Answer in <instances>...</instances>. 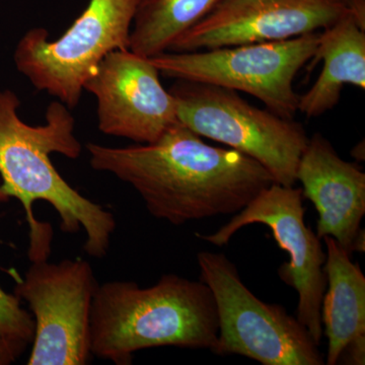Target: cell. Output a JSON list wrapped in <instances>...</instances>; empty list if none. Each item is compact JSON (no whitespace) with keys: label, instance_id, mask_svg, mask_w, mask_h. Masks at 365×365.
<instances>
[{"label":"cell","instance_id":"cell-6","mask_svg":"<svg viewBox=\"0 0 365 365\" xmlns=\"http://www.w3.org/2000/svg\"><path fill=\"white\" fill-rule=\"evenodd\" d=\"M139 4L140 0H90L57 40L49 41L45 29H32L16 45V68L38 91L73 109L101 60L116 50L129 49Z\"/></svg>","mask_w":365,"mask_h":365},{"label":"cell","instance_id":"cell-17","mask_svg":"<svg viewBox=\"0 0 365 365\" xmlns=\"http://www.w3.org/2000/svg\"><path fill=\"white\" fill-rule=\"evenodd\" d=\"M28 342L0 335V365H9L25 352Z\"/></svg>","mask_w":365,"mask_h":365},{"label":"cell","instance_id":"cell-13","mask_svg":"<svg viewBox=\"0 0 365 365\" xmlns=\"http://www.w3.org/2000/svg\"><path fill=\"white\" fill-rule=\"evenodd\" d=\"M365 19L348 14L319 33L314 62L323 71L314 85L299 97V111L317 118L339 103L346 85L365 88Z\"/></svg>","mask_w":365,"mask_h":365},{"label":"cell","instance_id":"cell-14","mask_svg":"<svg viewBox=\"0 0 365 365\" xmlns=\"http://www.w3.org/2000/svg\"><path fill=\"white\" fill-rule=\"evenodd\" d=\"M323 239L327 249V292L322 302V324L328 339L325 364L335 365L353 340L365 336V276L334 237Z\"/></svg>","mask_w":365,"mask_h":365},{"label":"cell","instance_id":"cell-5","mask_svg":"<svg viewBox=\"0 0 365 365\" xmlns=\"http://www.w3.org/2000/svg\"><path fill=\"white\" fill-rule=\"evenodd\" d=\"M201 281L211 290L218 319L213 353L241 355L263 365H324L319 345L280 304L262 302L223 253L197 255Z\"/></svg>","mask_w":365,"mask_h":365},{"label":"cell","instance_id":"cell-11","mask_svg":"<svg viewBox=\"0 0 365 365\" xmlns=\"http://www.w3.org/2000/svg\"><path fill=\"white\" fill-rule=\"evenodd\" d=\"M160 76L150 58L129 49L106 55L83 86L97 100L101 132L144 144L179 124L176 102Z\"/></svg>","mask_w":365,"mask_h":365},{"label":"cell","instance_id":"cell-10","mask_svg":"<svg viewBox=\"0 0 365 365\" xmlns=\"http://www.w3.org/2000/svg\"><path fill=\"white\" fill-rule=\"evenodd\" d=\"M348 14L365 19V0H222L169 51L292 39L324 30Z\"/></svg>","mask_w":365,"mask_h":365},{"label":"cell","instance_id":"cell-1","mask_svg":"<svg viewBox=\"0 0 365 365\" xmlns=\"http://www.w3.org/2000/svg\"><path fill=\"white\" fill-rule=\"evenodd\" d=\"M91 167L130 185L148 212L170 225L237 215L275 182L254 158L204 143L179 123L151 143L86 144Z\"/></svg>","mask_w":365,"mask_h":365},{"label":"cell","instance_id":"cell-4","mask_svg":"<svg viewBox=\"0 0 365 365\" xmlns=\"http://www.w3.org/2000/svg\"><path fill=\"white\" fill-rule=\"evenodd\" d=\"M169 91L180 123L254 158L277 184L294 186L309 139L302 124L259 109L222 86L176 79Z\"/></svg>","mask_w":365,"mask_h":365},{"label":"cell","instance_id":"cell-7","mask_svg":"<svg viewBox=\"0 0 365 365\" xmlns=\"http://www.w3.org/2000/svg\"><path fill=\"white\" fill-rule=\"evenodd\" d=\"M319 39V33L314 32L273 42L167 51L150 59L165 78L244 91L274 114L294 119L299 96L294 90V81L314 58Z\"/></svg>","mask_w":365,"mask_h":365},{"label":"cell","instance_id":"cell-12","mask_svg":"<svg viewBox=\"0 0 365 365\" xmlns=\"http://www.w3.org/2000/svg\"><path fill=\"white\" fill-rule=\"evenodd\" d=\"M297 181L302 196L314 204L319 239L332 237L345 251L364 252L365 174L359 165L342 160L321 133L309 139L300 158Z\"/></svg>","mask_w":365,"mask_h":365},{"label":"cell","instance_id":"cell-8","mask_svg":"<svg viewBox=\"0 0 365 365\" xmlns=\"http://www.w3.org/2000/svg\"><path fill=\"white\" fill-rule=\"evenodd\" d=\"M98 283L83 259L32 262L14 295L25 300L35 332L28 365H85L90 359V319Z\"/></svg>","mask_w":365,"mask_h":365},{"label":"cell","instance_id":"cell-19","mask_svg":"<svg viewBox=\"0 0 365 365\" xmlns=\"http://www.w3.org/2000/svg\"><path fill=\"white\" fill-rule=\"evenodd\" d=\"M242 1H257V0H242Z\"/></svg>","mask_w":365,"mask_h":365},{"label":"cell","instance_id":"cell-16","mask_svg":"<svg viewBox=\"0 0 365 365\" xmlns=\"http://www.w3.org/2000/svg\"><path fill=\"white\" fill-rule=\"evenodd\" d=\"M35 325L33 317L21 307L16 295L7 294L0 287V335L33 342Z\"/></svg>","mask_w":365,"mask_h":365},{"label":"cell","instance_id":"cell-18","mask_svg":"<svg viewBox=\"0 0 365 365\" xmlns=\"http://www.w3.org/2000/svg\"><path fill=\"white\" fill-rule=\"evenodd\" d=\"M344 354L348 356L347 361L349 362H347V364L364 365L365 364V336L353 340L352 342L345 348L341 357Z\"/></svg>","mask_w":365,"mask_h":365},{"label":"cell","instance_id":"cell-2","mask_svg":"<svg viewBox=\"0 0 365 365\" xmlns=\"http://www.w3.org/2000/svg\"><path fill=\"white\" fill-rule=\"evenodd\" d=\"M20 106L13 91H0V202L16 198L25 209L30 227L29 259L48 260L52 250L51 225L34 215L37 201H46L56 210L64 232L76 234L83 228L86 253L104 258L116 230L114 215L72 188L51 162L54 153L71 160L81 155L69 108L54 101L48 106L46 123L32 126L19 116Z\"/></svg>","mask_w":365,"mask_h":365},{"label":"cell","instance_id":"cell-15","mask_svg":"<svg viewBox=\"0 0 365 365\" xmlns=\"http://www.w3.org/2000/svg\"><path fill=\"white\" fill-rule=\"evenodd\" d=\"M222 0H140L130 34L129 50L153 58L192 26L202 21Z\"/></svg>","mask_w":365,"mask_h":365},{"label":"cell","instance_id":"cell-3","mask_svg":"<svg viewBox=\"0 0 365 365\" xmlns=\"http://www.w3.org/2000/svg\"><path fill=\"white\" fill-rule=\"evenodd\" d=\"M217 312L203 281L165 274L150 287L133 281L98 284L91 309V353L130 365L134 353L153 347L209 349L217 344Z\"/></svg>","mask_w":365,"mask_h":365},{"label":"cell","instance_id":"cell-9","mask_svg":"<svg viewBox=\"0 0 365 365\" xmlns=\"http://www.w3.org/2000/svg\"><path fill=\"white\" fill-rule=\"evenodd\" d=\"M302 188L273 182L215 234L196 235L204 241L222 247L247 225H266L274 239L289 255V261L278 269L281 280L299 295L297 318L314 342L323 338L322 302L327 287L326 252L321 239L304 222Z\"/></svg>","mask_w":365,"mask_h":365}]
</instances>
